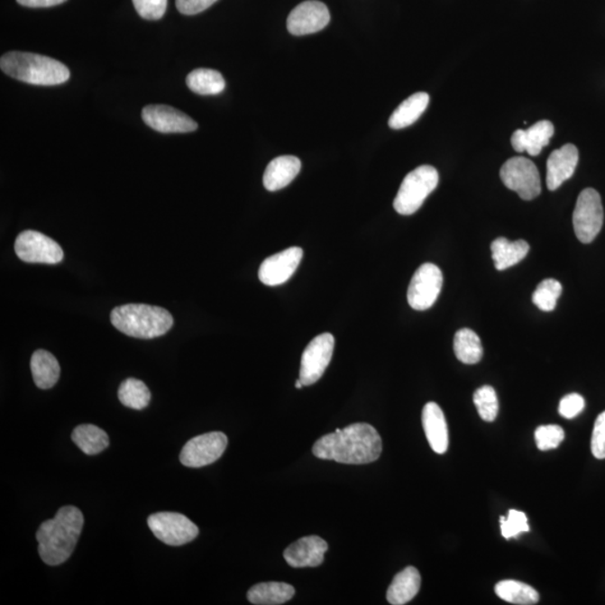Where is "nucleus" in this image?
<instances>
[{
    "label": "nucleus",
    "instance_id": "1",
    "mask_svg": "<svg viewBox=\"0 0 605 605\" xmlns=\"http://www.w3.org/2000/svg\"><path fill=\"white\" fill-rule=\"evenodd\" d=\"M382 441L377 429L371 424L355 423L344 429H335L317 440L313 454L321 460H331L344 464H368L379 459Z\"/></svg>",
    "mask_w": 605,
    "mask_h": 605
},
{
    "label": "nucleus",
    "instance_id": "2",
    "mask_svg": "<svg viewBox=\"0 0 605 605\" xmlns=\"http://www.w3.org/2000/svg\"><path fill=\"white\" fill-rule=\"evenodd\" d=\"M83 524L82 512L73 506L61 508L53 519L44 521L36 533L41 561L50 566L67 562L75 551Z\"/></svg>",
    "mask_w": 605,
    "mask_h": 605
},
{
    "label": "nucleus",
    "instance_id": "3",
    "mask_svg": "<svg viewBox=\"0 0 605 605\" xmlns=\"http://www.w3.org/2000/svg\"><path fill=\"white\" fill-rule=\"evenodd\" d=\"M7 76L34 86H58L70 78V71L58 60L26 52H8L0 60Z\"/></svg>",
    "mask_w": 605,
    "mask_h": 605
},
{
    "label": "nucleus",
    "instance_id": "4",
    "mask_svg": "<svg viewBox=\"0 0 605 605\" xmlns=\"http://www.w3.org/2000/svg\"><path fill=\"white\" fill-rule=\"evenodd\" d=\"M113 325L122 334L137 339H154L168 334L173 326L169 311L146 304H127L113 309Z\"/></svg>",
    "mask_w": 605,
    "mask_h": 605
},
{
    "label": "nucleus",
    "instance_id": "5",
    "mask_svg": "<svg viewBox=\"0 0 605 605\" xmlns=\"http://www.w3.org/2000/svg\"><path fill=\"white\" fill-rule=\"evenodd\" d=\"M438 181L440 177L433 166L423 165L415 169L406 175L401 183L394 201L395 210L401 215H414L437 188Z\"/></svg>",
    "mask_w": 605,
    "mask_h": 605
},
{
    "label": "nucleus",
    "instance_id": "6",
    "mask_svg": "<svg viewBox=\"0 0 605 605\" xmlns=\"http://www.w3.org/2000/svg\"><path fill=\"white\" fill-rule=\"evenodd\" d=\"M603 206L601 197L594 188H585L577 198L573 225L581 243H592L603 225Z\"/></svg>",
    "mask_w": 605,
    "mask_h": 605
},
{
    "label": "nucleus",
    "instance_id": "7",
    "mask_svg": "<svg viewBox=\"0 0 605 605\" xmlns=\"http://www.w3.org/2000/svg\"><path fill=\"white\" fill-rule=\"evenodd\" d=\"M500 178L508 188L526 201L534 200L542 191L538 170L526 157H512L507 160L500 170Z\"/></svg>",
    "mask_w": 605,
    "mask_h": 605
},
{
    "label": "nucleus",
    "instance_id": "8",
    "mask_svg": "<svg viewBox=\"0 0 605 605\" xmlns=\"http://www.w3.org/2000/svg\"><path fill=\"white\" fill-rule=\"evenodd\" d=\"M157 539L170 546H182L196 539L197 526L178 512H157L147 520Z\"/></svg>",
    "mask_w": 605,
    "mask_h": 605
},
{
    "label": "nucleus",
    "instance_id": "9",
    "mask_svg": "<svg viewBox=\"0 0 605 605\" xmlns=\"http://www.w3.org/2000/svg\"><path fill=\"white\" fill-rule=\"evenodd\" d=\"M15 252L21 261L40 264H59L63 261L62 248L53 239L38 231L26 230L18 235Z\"/></svg>",
    "mask_w": 605,
    "mask_h": 605
},
{
    "label": "nucleus",
    "instance_id": "10",
    "mask_svg": "<svg viewBox=\"0 0 605 605\" xmlns=\"http://www.w3.org/2000/svg\"><path fill=\"white\" fill-rule=\"evenodd\" d=\"M228 437L221 432H211L191 438L184 445L179 461L188 468H202L215 463L224 454Z\"/></svg>",
    "mask_w": 605,
    "mask_h": 605
},
{
    "label": "nucleus",
    "instance_id": "11",
    "mask_svg": "<svg viewBox=\"0 0 605 605\" xmlns=\"http://www.w3.org/2000/svg\"><path fill=\"white\" fill-rule=\"evenodd\" d=\"M443 274L436 265L427 262L418 268L410 280L408 299L410 307L426 311L436 302L441 293Z\"/></svg>",
    "mask_w": 605,
    "mask_h": 605
},
{
    "label": "nucleus",
    "instance_id": "12",
    "mask_svg": "<svg viewBox=\"0 0 605 605\" xmlns=\"http://www.w3.org/2000/svg\"><path fill=\"white\" fill-rule=\"evenodd\" d=\"M335 344V336L331 334H322L309 342L302 354L299 371V380L304 386H311L320 380L331 362Z\"/></svg>",
    "mask_w": 605,
    "mask_h": 605
},
{
    "label": "nucleus",
    "instance_id": "13",
    "mask_svg": "<svg viewBox=\"0 0 605 605\" xmlns=\"http://www.w3.org/2000/svg\"><path fill=\"white\" fill-rule=\"evenodd\" d=\"M142 117L147 126L159 133H187L197 129V124L191 117L170 105H146Z\"/></svg>",
    "mask_w": 605,
    "mask_h": 605
},
{
    "label": "nucleus",
    "instance_id": "14",
    "mask_svg": "<svg viewBox=\"0 0 605 605\" xmlns=\"http://www.w3.org/2000/svg\"><path fill=\"white\" fill-rule=\"evenodd\" d=\"M331 20L329 9L325 4L309 0L299 4L290 12L288 18V30L295 36L317 33L325 29Z\"/></svg>",
    "mask_w": 605,
    "mask_h": 605
},
{
    "label": "nucleus",
    "instance_id": "15",
    "mask_svg": "<svg viewBox=\"0 0 605 605\" xmlns=\"http://www.w3.org/2000/svg\"><path fill=\"white\" fill-rule=\"evenodd\" d=\"M302 258L303 249L299 247H290L266 258L258 271L261 283L267 286L285 284L297 271Z\"/></svg>",
    "mask_w": 605,
    "mask_h": 605
},
{
    "label": "nucleus",
    "instance_id": "16",
    "mask_svg": "<svg viewBox=\"0 0 605 605\" xmlns=\"http://www.w3.org/2000/svg\"><path fill=\"white\" fill-rule=\"evenodd\" d=\"M329 549L325 540L318 536H307L285 549L284 558L289 566L295 568L316 567L325 561Z\"/></svg>",
    "mask_w": 605,
    "mask_h": 605
},
{
    "label": "nucleus",
    "instance_id": "17",
    "mask_svg": "<svg viewBox=\"0 0 605 605\" xmlns=\"http://www.w3.org/2000/svg\"><path fill=\"white\" fill-rule=\"evenodd\" d=\"M579 163V151L576 146L567 144L554 151L547 160V187L555 191L574 174Z\"/></svg>",
    "mask_w": 605,
    "mask_h": 605
},
{
    "label": "nucleus",
    "instance_id": "18",
    "mask_svg": "<svg viewBox=\"0 0 605 605\" xmlns=\"http://www.w3.org/2000/svg\"><path fill=\"white\" fill-rule=\"evenodd\" d=\"M422 422L425 435L432 450L437 454H445L449 449V428L440 406L436 403L425 405Z\"/></svg>",
    "mask_w": 605,
    "mask_h": 605
},
{
    "label": "nucleus",
    "instance_id": "19",
    "mask_svg": "<svg viewBox=\"0 0 605 605\" xmlns=\"http://www.w3.org/2000/svg\"><path fill=\"white\" fill-rule=\"evenodd\" d=\"M555 133L549 120H540L528 129H518L511 137V145L518 152L527 151L530 156H537L549 144Z\"/></svg>",
    "mask_w": 605,
    "mask_h": 605
},
{
    "label": "nucleus",
    "instance_id": "20",
    "mask_svg": "<svg viewBox=\"0 0 605 605\" xmlns=\"http://www.w3.org/2000/svg\"><path fill=\"white\" fill-rule=\"evenodd\" d=\"M301 160L295 156H280L268 164L264 174V187L275 192L289 186L301 170Z\"/></svg>",
    "mask_w": 605,
    "mask_h": 605
},
{
    "label": "nucleus",
    "instance_id": "21",
    "mask_svg": "<svg viewBox=\"0 0 605 605\" xmlns=\"http://www.w3.org/2000/svg\"><path fill=\"white\" fill-rule=\"evenodd\" d=\"M419 572L413 566L406 567L392 580L387 591V601L392 605H404L417 597L420 589Z\"/></svg>",
    "mask_w": 605,
    "mask_h": 605
},
{
    "label": "nucleus",
    "instance_id": "22",
    "mask_svg": "<svg viewBox=\"0 0 605 605\" xmlns=\"http://www.w3.org/2000/svg\"><path fill=\"white\" fill-rule=\"evenodd\" d=\"M31 371L35 385L41 390H50L59 381L61 368L52 353L38 350L32 355Z\"/></svg>",
    "mask_w": 605,
    "mask_h": 605
},
{
    "label": "nucleus",
    "instance_id": "23",
    "mask_svg": "<svg viewBox=\"0 0 605 605\" xmlns=\"http://www.w3.org/2000/svg\"><path fill=\"white\" fill-rule=\"evenodd\" d=\"M491 252L498 270L519 264L529 252V244L525 240L510 242L506 238H498L491 243Z\"/></svg>",
    "mask_w": 605,
    "mask_h": 605
},
{
    "label": "nucleus",
    "instance_id": "24",
    "mask_svg": "<svg viewBox=\"0 0 605 605\" xmlns=\"http://www.w3.org/2000/svg\"><path fill=\"white\" fill-rule=\"evenodd\" d=\"M295 589L283 582H267L252 586L248 591L249 602L256 605H280L294 597Z\"/></svg>",
    "mask_w": 605,
    "mask_h": 605
},
{
    "label": "nucleus",
    "instance_id": "25",
    "mask_svg": "<svg viewBox=\"0 0 605 605\" xmlns=\"http://www.w3.org/2000/svg\"><path fill=\"white\" fill-rule=\"evenodd\" d=\"M429 96L426 92H417L399 105L390 118V127L404 129L410 126L422 115L428 107Z\"/></svg>",
    "mask_w": 605,
    "mask_h": 605
},
{
    "label": "nucleus",
    "instance_id": "26",
    "mask_svg": "<svg viewBox=\"0 0 605 605\" xmlns=\"http://www.w3.org/2000/svg\"><path fill=\"white\" fill-rule=\"evenodd\" d=\"M72 441L83 454L87 455L99 454L109 446L108 434L104 429L91 424L76 427L72 433Z\"/></svg>",
    "mask_w": 605,
    "mask_h": 605
},
{
    "label": "nucleus",
    "instance_id": "27",
    "mask_svg": "<svg viewBox=\"0 0 605 605\" xmlns=\"http://www.w3.org/2000/svg\"><path fill=\"white\" fill-rule=\"evenodd\" d=\"M189 90L202 96L219 95L225 90V81L220 72L211 69H197L187 78Z\"/></svg>",
    "mask_w": 605,
    "mask_h": 605
},
{
    "label": "nucleus",
    "instance_id": "28",
    "mask_svg": "<svg viewBox=\"0 0 605 605\" xmlns=\"http://www.w3.org/2000/svg\"><path fill=\"white\" fill-rule=\"evenodd\" d=\"M496 594L503 601L519 605H533L538 603L537 591L523 582L506 580L499 582L494 588Z\"/></svg>",
    "mask_w": 605,
    "mask_h": 605
},
{
    "label": "nucleus",
    "instance_id": "29",
    "mask_svg": "<svg viewBox=\"0 0 605 605\" xmlns=\"http://www.w3.org/2000/svg\"><path fill=\"white\" fill-rule=\"evenodd\" d=\"M454 353L456 358L465 364H475L482 359L481 340L474 331L461 329L454 336Z\"/></svg>",
    "mask_w": 605,
    "mask_h": 605
},
{
    "label": "nucleus",
    "instance_id": "30",
    "mask_svg": "<svg viewBox=\"0 0 605 605\" xmlns=\"http://www.w3.org/2000/svg\"><path fill=\"white\" fill-rule=\"evenodd\" d=\"M118 399L126 408L142 410L150 404L151 391L142 380L129 378L120 385Z\"/></svg>",
    "mask_w": 605,
    "mask_h": 605
},
{
    "label": "nucleus",
    "instance_id": "31",
    "mask_svg": "<svg viewBox=\"0 0 605 605\" xmlns=\"http://www.w3.org/2000/svg\"><path fill=\"white\" fill-rule=\"evenodd\" d=\"M563 288L560 281L548 279L542 281L533 294V303L540 311L552 312L555 309L557 299L561 297Z\"/></svg>",
    "mask_w": 605,
    "mask_h": 605
},
{
    "label": "nucleus",
    "instance_id": "32",
    "mask_svg": "<svg viewBox=\"0 0 605 605\" xmlns=\"http://www.w3.org/2000/svg\"><path fill=\"white\" fill-rule=\"evenodd\" d=\"M474 405L483 420L493 422L498 417L499 401L496 390L491 386H483L479 388L473 395Z\"/></svg>",
    "mask_w": 605,
    "mask_h": 605
},
{
    "label": "nucleus",
    "instance_id": "33",
    "mask_svg": "<svg viewBox=\"0 0 605 605\" xmlns=\"http://www.w3.org/2000/svg\"><path fill=\"white\" fill-rule=\"evenodd\" d=\"M565 432L558 425H544L535 432L536 445L540 451L556 449L564 441Z\"/></svg>",
    "mask_w": 605,
    "mask_h": 605
},
{
    "label": "nucleus",
    "instance_id": "34",
    "mask_svg": "<svg viewBox=\"0 0 605 605\" xmlns=\"http://www.w3.org/2000/svg\"><path fill=\"white\" fill-rule=\"evenodd\" d=\"M501 534L506 539L517 537L529 531L527 516L523 511L509 510L508 517H501Z\"/></svg>",
    "mask_w": 605,
    "mask_h": 605
},
{
    "label": "nucleus",
    "instance_id": "35",
    "mask_svg": "<svg viewBox=\"0 0 605 605\" xmlns=\"http://www.w3.org/2000/svg\"><path fill=\"white\" fill-rule=\"evenodd\" d=\"M133 6L144 20L157 21L164 16L168 0H133Z\"/></svg>",
    "mask_w": 605,
    "mask_h": 605
},
{
    "label": "nucleus",
    "instance_id": "36",
    "mask_svg": "<svg viewBox=\"0 0 605 605\" xmlns=\"http://www.w3.org/2000/svg\"><path fill=\"white\" fill-rule=\"evenodd\" d=\"M591 450L597 459H605V410L595 420Z\"/></svg>",
    "mask_w": 605,
    "mask_h": 605
},
{
    "label": "nucleus",
    "instance_id": "37",
    "mask_svg": "<svg viewBox=\"0 0 605 605\" xmlns=\"http://www.w3.org/2000/svg\"><path fill=\"white\" fill-rule=\"evenodd\" d=\"M585 408V400L583 397L579 394H570L564 397L560 403L561 417L573 419L583 412Z\"/></svg>",
    "mask_w": 605,
    "mask_h": 605
},
{
    "label": "nucleus",
    "instance_id": "38",
    "mask_svg": "<svg viewBox=\"0 0 605 605\" xmlns=\"http://www.w3.org/2000/svg\"><path fill=\"white\" fill-rule=\"evenodd\" d=\"M216 2L218 0H177V7L183 15H197Z\"/></svg>",
    "mask_w": 605,
    "mask_h": 605
},
{
    "label": "nucleus",
    "instance_id": "39",
    "mask_svg": "<svg viewBox=\"0 0 605 605\" xmlns=\"http://www.w3.org/2000/svg\"><path fill=\"white\" fill-rule=\"evenodd\" d=\"M64 2H67V0H17V3L22 6L32 8L52 7Z\"/></svg>",
    "mask_w": 605,
    "mask_h": 605
},
{
    "label": "nucleus",
    "instance_id": "40",
    "mask_svg": "<svg viewBox=\"0 0 605 605\" xmlns=\"http://www.w3.org/2000/svg\"><path fill=\"white\" fill-rule=\"evenodd\" d=\"M303 386H304V385H303L302 381L299 380V379H298V380L297 382H295V387H297L298 390H301V388H303Z\"/></svg>",
    "mask_w": 605,
    "mask_h": 605
}]
</instances>
